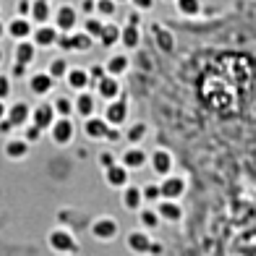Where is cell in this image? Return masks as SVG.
Returning a JSON list of instances; mask_svg holds the SVG:
<instances>
[{"mask_svg": "<svg viewBox=\"0 0 256 256\" xmlns=\"http://www.w3.org/2000/svg\"><path fill=\"white\" fill-rule=\"evenodd\" d=\"M52 26L60 34H71L78 29V8L74 6H58L52 10Z\"/></svg>", "mask_w": 256, "mask_h": 256, "instance_id": "obj_1", "label": "cell"}, {"mask_svg": "<svg viewBox=\"0 0 256 256\" xmlns=\"http://www.w3.org/2000/svg\"><path fill=\"white\" fill-rule=\"evenodd\" d=\"M48 243H50V248H52L55 254H76V251H78L76 236H74L71 230H66V228H55V230H50Z\"/></svg>", "mask_w": 256, "mask_h": 256, "instance_id": "obj_2", "label": "cell"}, {"mask_svg": "<svg viewBox=\"0 0 256 256\" xmlns=\"http://www.w3.org/2000/svg\"><path fill=\"white\" fill-rule=\"evenodd\" d=\"M186 188H188V183H186L183 176H165L160 180V194H162V199H168V202H180L183 196H186Z\"/></svg>", "mask_w": 256, "mask_h": 256, "instance_id": "obj_3", "label": "cell"}, {"mask_svg": "<svg viewBox=\"0 0 256 256\" xmlns=\"http://www.w3.org/2000/svg\"><path fill=\"white\" fill-rule=\"evenodd\" d=\"M118 222H115L112 217H108V214H100L94 222H92V238H97L100 243H110V240H115V236H118Z\"/></svg>", "mask_w": 256, "mask_h": 256, "instance_id": "obj_4", "label": "cell"}, {"mask_svg": "<svg viewBox=\"0 0 256 256\" xmlns=\"http://www.w3.org/2000/svg\"><path fill=\"white\" fill-rule=\"evenodd\" d=\"M48 134H50V138H52V144L68 146V144L74 142V136H76V126H74L71 118H58Z\"/></svg>", "mask_w": 256, "mask_h": 256, "instance_id": "obj_5", "label": "cell"}, {"mask_svg": "<svg viewBox=\"0 0 256 256\" xmlns=\"http://www.w3.org/2000/svg\"><path fill=\"white\" fill-rule=\"evenodd\" d=\"M29 149H32V144L26 142L24 136H8V142L3 146V154L10 162H24L29 157Z\"/></svg>", "mask_w": 256, "mask_h": 256, "instance_id": "obj_6", "label": "cell"}, {"mask_svg": "<svg viewBox=\"0 0 256 256\" xmlns=\"http://www.w3.org/2000/svg\"><path fill=\"white\" fill-rule=\"evenodd\" d=\"M102 118L108 120L112 128L126 126V120H128V102H126V97H118V100L108 102V110H104Z\"/></svg>", "mask_w": 256, "mask_h": 256, "instance_id": "obj_7", "label": "cell"}, {"mask_svg": "<svg viewBox=\"0 0 256 256\" xmlns=\"http://www.w3.org/2000/svg\"><path fill=\"white\" fill-rule=\"evenodd\" d=\"M118 162H120L126 170H131V172H134V170H142V168L149 165V154L144 152L142 146H128L126 152L118 157Z\"/></svg>", "mask_w": 256, "mask_h": 256, "instance_id": "obj_8", "label": "cell"}, {"mask_svg": "<svg viewBox=\"0 0 256 256\" xmlns=\"http://www.w3.org/2000/svg\"><path fill=\"white\" fill-rule=\"evenodd\" d=\"M97 110V97L92 94L89 89L84 92H76V97H74V115H78V118H92Z\"/></svg>", "mask_w": 256, "mask_h": 256, "instance_id": "obj_9", "label": "cell"}, {"mask_svg": "<svg viewBox=\"0 0 256 256\" xmlns=\"http://www.w3.org/2000/svg\"><path fill=\"white\" fill-rule=\"evenodd\" d=\"M58 37H60V32H58L52 24L34 26V32H32V42L37 44V50H48V48H55Z\"/></svg>", "mask_w": 256, "mask_h": 256, "instance_id": "obj_10", "label": "cell"}, {"mask_svg": "<svg viewBox=\"0 0 256 256\" xmlns=\"http://www.w3.org/2000/svg\"><path fill=\"white\" fill-rule=\"evenodd\" d=\"M52 89H55V78L48 71H34L29 76V92L34 97H48Z\"/></svg>", "mask_w": 256, "mask_h": 256, "instance_id": "obj_11", "label": "cell"}, {"mask_svg": "<svg viewBox=\"0 0 256 256\" xmlns=\"http://www.w3.org/2000/svg\"><path fill=\"white\" fill-rule=\"evenodd\" d=\"M58 120V112L52 110V104H37V108H32V118L29 123H34L37 128H42L44 134L52 128V123Z\"/></svg>", "mask_w": 256, "mask_h": 256, "instance_id": "obj_12", "label": "cell"}, {"mask_svg": "<svg viewBox=\"0 0 256 256\" xmlns=\"http://www.w3.org/2000/svg\"><path fill=\"white\" fill-rule=\"evenodd\" d=\"M32 32H34V24L26 18V16H16L10 24H6V34L16 42H24V40H32Z\"/></svg>", "mask_w": 256, "mask_h": 256, "instance_id": "obj_13", "label": "cell"}, {"mask_svg": "<svg viewBox=\"0 0 256 256\" xmlns=\"http://www.w3.org/2000/svg\"><path fill=\"white\" fill-rule=\"evenodd\" d=\"M52 3L48 0H32V8H29V21L34 26H42V24H52Z\"/></svg>", "mask_w": 256, "mask_h": 256, "instance_id": "obj_14", "label": "cell"}, {"mask_svg": "<svg viewBox=\"0 0 256 256\" xmlns=\"http://www.w3.org/2000/svg\"><path fill=\"white\" fill-rule=\"evenodd\" d=\"M97 97L104 100V102H112V100H118L123 97V86H120V78H115V76H104L102 81H97Z\"/></svg>", "mask_w": 256, "mask_h": 256, "instance_id": "obj_15", "label": "cell"}, {"mask_svg": "<svg viewBox=\"0 0 256 256\" xmlns=\"http://www.w3.org/2000/svg\"><path fill=\"white\" fill-rule=\"evenodd\" d=\"M104 183L110 186V188H118V191H123L128 183H131V170H126L120 162H115L112 168H108L104 170Z\"/></svg>", "mask_w": 256, "mask_h": 256, "instance_id": "obj_16", "label": "cell"}, {"mask_svg": "<svg viewBox=\"0 0 256 256\" xmlns=\"http://www.w3.org/2000/svg\"><path fill=\"white\" fill-rule=\"evenodd\" d=\"M108 131H110V123L100 118V115H92V118L84 120V134L86 138H92V142H104L108 138Z\"/></svg>", "mask_w": 256, "mask_h": 256, "instance_id": "obj_17", "label": "cell"}, {"mask_svg": "<svg viewBox=\"0 0 256 256\" xmlns=\"http://www.w3.org/2000/svg\"><path fill=\"white\" fill-rule=\"evenodd\" d=\"M154 209H157V214H160V220H162V222H170V225H176V222H180V220H183V206H180L178 202L160 199V202L154 204Z\"/></svg>", "mask_w": 256, "mask_h": 256, "instance_id": "obj_18", "label": "cell"}, {"mask_svg": "<svg viewBox=\"0 0 256 256\" xmlns=\"http://www.w3.org/2000/svg\"><path fill=\"white\" fill-rule=\"evenodd\" d=\"M149 168L154 170V176H170L172 172V154L168 152V149H157V152L149 154Z\"/></svg>", "mask_w": 256, "mask_h": 256, "instance_id": "obj_19", "label": "cell"}, {"mask_svg": "<svg viewBox=\"0 0 256 256\" xmlns=\"http://www.w3.org/2000/svg\"><path fill=\"white\" fill-rule=\"evenodd\" d=\"M120 204L128 212H138L144 206V196H142V186H131L128 183L126 188L120 191Z\"/></svg>", "mask_w": 256, "mask_h": 256, "instance_id": "obj_20", "label": "cell"}, {"mask_svg": "<svg viewBox=\"0 0 256 256\" xmlns=\"http://www.w3.org/2000/svg\"><path fill=\"white\" fill-rule=\"evenodd\" d=\"M37 44H34L32 40H24V42H16V50H14V60L21 63V66H32L34 60H37Z\"/></svg>", "mask_w": 256, "mask_h": 256, "instance_id": "obj_21", "label": "cell"}, {"mask_svg": "<svg viewBox=\"0 0 256 256\" xmlns=\"http://www.w3.org/2000/svg\"><path fill=\"white\" fill-rule=\"evenodd\" d=\"M128 68H131V60H128L126 52H115V55L108 58V63H104L108 76H115V78H120L123 74H128Z\"/></svg>", "mask_w": 256, "mask_h": 256, "instance_id": "obj_22", "label": "cell"}, {"mask_svg": "<svg viewBox=\"0 0 256 256\" xmlns=\"http://www.w3.org/2000/svg\"><path fill=\"white\" fill-rule=\"evenodd\" d=\"M66 84L71 86L74 92H84L92 86V81H89V71L86 68H68V74H66Z\"/></svg>", "mask_w": 256, "mask_h": 256, "instance_id": "obj_23", "label": "cell"}, {"mask_svg": "<svg viewBox=\"0 0 256 256\" xmlns=\"http://www.w3.org/2000/svg\"><path fill=\"white\" fill-rule=\"evenodd\" d=\"M104 50H112L115 44H120V24H115V21H104V29L97 40Z\"/></svg>", "mask_w": 256, "mask_h": 256, "instance_id": "obj_24", "label": "cell"}, {"mask_svg": "<svg viewBox=\"0 0 256 256\" xmlns=\"http://www.w3.org/2000/svg\"><path fill=\"white\" fill-rule=\"evenodd\" d=\"M128 248H131L134 254H149V246H152V238H149V232L146 230H134V232H128Z\"/></svg>", "mask_w": 256, "mask_h": 256, "instance_id": "obj_25", "label": "cell"}, {"mask_svg": "<svg viewBox=\"0 0 256 256\" xmlns=\"http://www.w3.org/2000/svg\"><path fill=\"white\" fill-rule=\"evenodd\" d=\"M29 118H32V108L26 102H14L8 108V120L14 123L16 128H24L29 123Z\"/></svg>", "mask_w": 256, "mask_h": 256, "instance_id": "obj_26", "label": "cell"}, {"mask_svg": "<svg viewBox=\"0 0 256 256\" xmlns=\"http://www.w3.org/2000/svg\"><path fill=\"white\" fill-rule=\"evenodd\" d=\"M120 44H123V50H136L142 44V29L134 24H123L120 26Z\"/></svg>", "mask_w": 256, "mask_h": 256, "instance_id": "obj_27", "label": "cell"}, {"mask_svg": "<svg viewBox=\"0 0 256 256\" xmlns=\"http://www.w3.org/2000/svg\"><path fill=\"white\" fill-rule=\"evenodd\" d=\"M138 222H142V230H157L160 228V214H157V209L154 206H142L138 209Z\"/></svg>", "mask_w": 256, "mask_h": 256, "instance_id": "obj_28", "label": "cell"}, {"mask_svg": "<svg viewBox=\"0 0 256 256\" xmlns=\"http://www.w3.org/2000/svg\"><path fill=\"white\" fill-rule=\"evenodd\" d=\"M123 138L131 146H142V142L146 138V123H134V126H128L126 128V134H123Z\"/></svg>", "mask_w": 256, "mask_h": 256, "instance_id": "obj_29", "label": "cell"}, {"mask_svg": "<svg viewBox=\"0 0 256 256\" xmlns=\"http://www.w3.org/2000/svg\"><path fill=\"white\" fill-rule=\"evenodd\" d=\"M118 14V3L115 0H94V16H100L102 21H112Z\"/></svg>", "mask_w": 256, "mask_h": 256, "instance_id": "obj_30", "label": "cell"}, {"mask_svg": "<svg viewBox=\"0 0 256 256\" xmlns=\"http://www.w3.org/2000/svg\"><path fill=\"white\" fill-rule=\"evenodd\" d=\"M102 29H104V21H102L100 16H86V18H84V29H81V32H86L92 40H100Z\"/></svg>", "mask_w": 256, "mask_h": 256, "instance_id": "obj_31", "label": "cell"}, {"mask_svg": "<svg viewBox=\"0 0 256 256\" xmlns=\"http://www.w3.org/2000/svg\"><path fill=\"white\" fill-rule=\"evenodd\" d=\"M176 6H178V10L183 16H188V18H194V16H199L202 14V0H176Z\"/></svg>", "mask_w": 256, "mask_h": 256, "instance_id": "obj_32", "label": "cell"}, {"mask_svg": "<svg viewBox=\"0 0 256 256\" xmlns=\"http://www.w3.org/2000/svg\"><path fill=\"white\" fill-rule=\"evenodd\" d=\"M68 68H71V66H68V60H66V58H55V60L48 66V74H50L55 81H60V78H66Z\"/></svg>", "mask_w": 256, "mask_h": 256, "instance_id": "obj_33", "label": "cell"}, {"mask_svg": "<svg viewBox=\"0 0 256 256\" xmlns=\"http://www.w3.org/2000/svg\"><path fill=\"white\" fill-rule=\"evenodd\" d=\"M52 110L58 112V118H71V115H74V100L58 97V100L52 102Z\"/></svg>", "mask_w": 256, "mask_h": 256, "instance_id": "obj_34", "label": "cell"}, {"mask_svg": "<svg viewBox=\"0 0 256 256\" xmlns=\"http://www.w3.org/2000/svg\"><path fill=\"white\" fill-rule=\"evenodd\" d=\"M142 196H144V204H157V202L162 199L160 183H146V186H142Z\"/></svg>", "mask_w": 256, "mask_h": 256, "instance_id": "obj_35", "label": "cell"}, {"mask_svg": "<svg viewBox=\"0 0 256 256\" xmlns=\"http://www.w3.org/2000/svg\"><path fill=\"white\" fill-rule=\"evenodd\" d=\"M55 48L63 50V52H76V37H74V32L71 34H60L58 42H55Z\"/></svg>", "mask_w": 256, "mask_h": 256, "instance_id": "obj_36", "label": "cell"}, {"mask_svg": "<svg viewBox=\"0 0 256 256\" xmlns=\"http://www.w3.org/2000/svg\"><path fill=\"white\" fill-rule=\"evenodd\" d=\"M115 162H118V154H112L110 149H102V152L97 154V165H100L102 170H108V168H112Z\"/></svg>", "mask_w": 256, "mask_h": 256, "instance_id": "obj_37", "label": "cell"}, {"mask_svg": "<svg viewBox=\"0 0 256 256\" xmlns=\"http://www.w3.org/2000/svg\"><path fill=\"white\" fill-rule=\"evenodd\" d=\"M42 136H44V131H42V128H37L34 123H26V126H24V138H26L29 144H37Z\"/></svg>", "mask_w": 256, "mask_h": 256, "instance_id": "obj_38", "label": "cell"}, {"mask_svg": "<svg viewBox=\"0 0 256 256\" xmlns=\"http://www.w3.org/2000/svg\"><path fill=\"white\" fill-rule=\"evenodd\" d=\"M74 37H76V52H86L89 50V44H92V37L86 32H81V29H76L74 32Z\"/></svg>", "mask_w": 256, "mask_h": 256, "instance_id": "obj_39", "label": "cell"}, {"mask_svg": "<svg viewBox=\"0 0 256 256\" xmlns=\"http://www.w3.org/2000/svg\"><path fill=\"white\" fill-rule=\"evenodd\" d=\"M10 89H14V78H10L8 74H0V100H8L10 97Z\"/></svg>", "mask_w": 256, "mask_h": 256, "instance_id": "obj_40", "label": "cell"}, {"mask_svg": "<svg viewBox=\"0 0 256 256\" xmlns=\"http://www.w3.org/2000/svg\"><path fill=\"white\" fill-rule=\"evenodd\" d=\"M86 71H89V81H92V86H97V81H102L104 76H108L104 66H92V68H86Z\"/></svg>", "mask_w": 256, "mask_h": 256, "instance_id": "obj_41", "label": "cell"}, {"mask_svg": "<svg viewBox=\"0 0 256 256\" xmlns=\"http://www.w3.org/2000/svg\"><path fill=\"white\" fill-rule=\"evenodd\" d=\"M131 6H134L136 10H142V14H146V10L154 8V0H131Z\"/></svg>", "mask_w": 256, "mask_h": 256, "instance_id": "obj_42", "label": "cell"}, {"mask_svg": "<svg viewBox=\"0 0 256 256\" xmlns=\"http://www.w3.org/2000/svg\"><path fill=\"white\" fill-rule=\"evenodd\" d=\"M14 131H16V126L10 123V120H8V115H6V118L0 120V134H3V136H10Z\"/></svg>", "mask_w": 256, "mask_h": 256, "instance_id": "obj_43", "label": "cell"}, {"mask_svg": "<svg viewBox=\"0 0 256 256\" xmlns=\"http://www.w3.org/2000/svg\"><path fill=\"white\" fill-rule=\"evenodd\" d=\"M26 71H29V66L16 63V66H14V71H10V78H26Z\"/></svg>", "mask_w": 256, "mask_h": 256, "instance_id": "obj_44", "label": "cell"}, {"mask_svg": "<svg viewBox=\"0 0 256 256\" xmlns=\"http://www.w3.org/2000/svg\"><path fill=\"white\" fill-rule=\"evenodd\" d=\"M81 14H84V16H94V0H81Z\"/></svg>", "mask_w": 256, "mask_h": 256, "instance_id": "obj_45", "label": "cell"}, {"mask_svg": "<svg viewBox=\"0 0 256 256\" xmlns=\"http://www.w3.org/2000/svg\"><path fill=\"white\" fill-rule=\"evenodd\" d=\"M126 24H134V26L142 24V10H131V14H128V21H126Z\"/></svg>", "mask_w": 256, "mask_h": 256, "instance_id": "obj_46", "label": "cell"}, {"mask_svg": "<svg viewBox=\"0 0 256 256\" xmlns=\"http://www.w3.org/2000/svg\"><path fill=\"white\" fill-rule=\"evenodd\" d=\"M29 8H32L29 0H18V16H26L29 18Z\"/></svg>", "mask_w": 256, "mask_h": 256, "instance_id": "obj_47", "label": "cell"}, {"mask_svg": "<svg viewBox=\"0 0 256 256\" xmlns=\"http://www.w3.org/2000/svg\"><path fill=\"white\" fill-rule=\"evenodd\" d=\"M120 136H123V134L118 131V128H112V126H110V131H108V138H104V142H118Z\"/></svg>", "mask_w": 256, "mask_h": 256, "instance_id": "obj_48", "label": "cell"}, {"mask_svg": "<svg viewBox=\"0 0 256 256\" xmlns=\"http://www.w3.org/2000/svg\"><path fill=\"white\" fill-rule=\"evenodd\" d=\"M149 254H152V256H160V254H162V243H154V240H152V246H149Z\"/></svg>", "mask_w": 256, "mask_h": 256, "instance_id": "obj_49", "label": "cell"}, {"mask_svg": "<svg viewBox=\"0 0 256 256\" xmlns=\"http://www.w3.org/2000/svg\"><path fill=\"white\" fill-rule=\"evenodd\" d=\"M6 115H8V104H6L3 100H0V120H3V118H6Z\"/></svg>", "mask_w": 256, "mask_h": 256, "instance_id": "obj_50", "label": "cell"}, {"mask_svg": "<svg viewBox=\"0 0 256 256\" xmlns=\"http://www.w3.org/2000/svg\"><path fill=\"white\" fill-rule=\"evenodd\" d=\"M3 37H6V24L0 21V40H3Z\"/></svg>", "mask_w": 256, "mask_h": 256, "instance_id": "obj_51", "label": "cell"}, {"mask_svg": "<svg viewBox=\"0 0 256 256\" xmlns=\"http://www.w3.org/2000/svg\"><path fill=\"white\" fill-rule=\"evenodd\" d=\"M0 60H3V52H0Z\"/></svg>", "mask_w": 256, "mask_h": 256, "instance_id": "obj_52", "label": "cell"}, {"mask_svg": "<svg viewBox=\"0 0 256 256\" xmlns=\"http://www.w3.org/2000/svg\"><path fill=\"white\" fill-rule=\"evenodd\" d=\"M168 3H176V0H168Z\"/></svg>", "mask_w": 256, "mask_h": 256, "instance_id": "obj_53", "label": "cell"}, {"mask_svg": "<svg viewBox=\"0 0 256 256\" xmlns=\"http://www.w3.org/2000/svg\"><path fill=\"white\" fill-rule=\"evenodd\" d=\"M115 3H120V0H115Z\"/></svg>", "mask_w": 256, "mask_h": 256, "instance_id": "obj_54", "label": "cell"}, {"mask_svg": "<svg viewBox=\"0 0 256 256\" xmlns=\"http://www.w3.org/2000/svg\"><path fill=\"white\" fill-rule=\"evenodd\" d=\"M48 3H52V0H48Z\"/></svg>", "mask_w": 256, "mask_h": 256, "instance_id": "obj_55", "label": "cell"}]
</instances>
